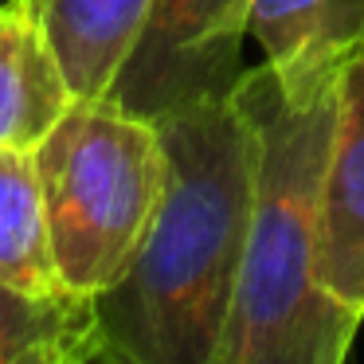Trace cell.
<instances>
[{"label":"cell","instance_id":"6da1fadb","mask_svg":"<svg viewBox=\"0 0 364 364\" xmlns=\"http://www.w3.org/2000/svg\"><path fill=\"white\" fill-rule=\"evenodd\" d=\"M168 184L137 259L95 309V364H220L255 184V129L231 95L153 118Z\"/></svg>","mask_w":364,"mask_h":364},{"label":"cell","instance_id":"7a4b0ae2","mask_svg":"<svg viewBox=\"0 0 364 364\" xmlns=\"http://www.w3.org/2000/svg\"><path fill=\"white\" fill-rule=\"evenodd\" d=\"M231 98L255 129V184L220 364H345L360 317L321 282V173L337 90L290 106L259 63Z\"/></svg>","mask_w":364,"mask_h":364},{"label":"cell","instance_id":"3957f363","mask_svg":"<svg viewBox=\"0 0 364 364\" xmlns=\"http://www.w3.org/2000/svg\"><path fill=\"white\" fill-rule=\"evenodd\" d=\"M32 157L59 282L75 298H98L137 259L165 200L157 122L114 98H75Z\"/></svg>","mask_w":364,"mask_h":364},{"label":"cell","instance_id":"277c9868","mask_svg":"<svg viewBox=\"0 0 364 364\" xmlns=\"http://www.w3.org/2000/svg\"><path fill=\"white\" fill-rule=\"evenodd\" d=\"M251 0H153L118 82L106 98L161 118L196 98L231 95L243 75Z\"/></svg>","mask_w":364,"mask_h":364},{"label":"cell","instance_id":"5b68a950","mask_svg":"<svg viewBox=\"0 0 364 364\" xmlns=\"http://www.w3.org/2000/svg\"><path fill=\"white\" fill-rule=\"evenodd\" d=\"M247 32L286 102L317 106L364 48V0H251Z\"/></svg>","mask_w":364,"mask_h":364},{"label":"cell","instance_id":"8992f818","mask_svg":"<svg viewBox=\"0 0 364 364\" xmlns=\"http://www.w3.org/2000/svg\"><path fill=\"white\" fill-rule=\"evenodd\" d=\"M321 282L364 321V48L337 79L321 173Z\"/></svg>","mask_w":364,"mask_h":364},{"label":"cell","instance_id":"52a82bcc","mask_svg":"<svg viewBox=\"0 0 364 364\" xmlns=\"http://www.w3.org/2000/svg\"><path fill=\"white\" fill-rule=\"evenodd\" d=\"M71 102L40 16L24 0L0 4V149H36Z\"/></svg>","mask_w":364,"mask_h":364},{"label":"cell","instance_id":"ba28073f","mask_svg":"<svg viewBox=\"0 0 364 364\" xmlns=\"http://www.w3.org/2000/svg\"><path fill=\"white\" fill-rule=\"evenodd\" d=\"M40 16L75 98H106L118 82L153 0H24Z\"/></svg>","mask_w":364,"mask_h":364},{"label":"cell","instance_id":"9c48e42d","mask_svg":"<svg viewBox=\"0 0 364 364\" xmlns=\"http://www.w3.org/2000/svg\"><path fill=\"white\" fill-rule=\"evenodd\" d=\"M0 282L43 298L67 294L51 259L32 149H0Z\"/></svg>","mask_w":364,"mask_h":364},{"label":"cell","instance_id":"30bf717a","mask_svg":"<svg viewBox=\"0 0 364 364\" xmlns=\"http://www.w3.org/2000/svg\"><path fill=\"white\" fill-rule=\"evenodd\" d=\"M90 317H95L90 298H71V294L43 298L0 282V364H16L32 345L82 329Z\"/></svg>","mask_w":364,"mask_h":364},{"label":"cell","instance_id":"8fae6325","mask_svg":"<svg viewBox=\"0 0 364 364\" xmlns=\"http://www.w3.org/2000/svg\"><path fill=\"white\" fill-rule=\"evenodd\" d=\"M95 356H98V345H95V317H90L82 329L32 345L16 364H95Z\"/></svg>","mask_w":364,"mask_h":364},{"label":"cell","instance_id":"7c38bea8","mask_svg":"<svg viewBox=\"0 0 364 364\" xmlns=\"http://www.w3.org/2000/svg\"><path fill=\"white\" fill-rule=\"evenodd\" d=\"M0 4H9V0H0Z\"/></svg>","mask_w":364,"mask_h":364}]
</instances>
